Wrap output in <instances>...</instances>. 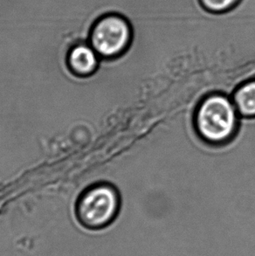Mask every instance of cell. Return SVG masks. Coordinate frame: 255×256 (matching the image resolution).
Here are the masks:
<instances>
[{
  "label": "cell",
  "instance_id": "5b68a950",
  "mask_svg": "<svg viewBox=\"0 0 255 256\" xmlns=\"http://www.w3.org/2000/svg\"><path fill=\"white\" fill-rule=\"evenodd\" d=\"M234 102L243 116H255V80L246 82L236 90Z\"/></svg>",
  "mask_w": 255,
  "mask_h": 256
},
{
  "label": "cell",
  "instance_id": "7a4b0ae2",
  "mask_svg": "<svg viewBox=\"0 0 255 256\" xmlns=\"http://www.w3.org/2000/svg\"><path fill=\"white\" fill-rule=\"evenodd\" d=\"M133 32L130 22L118 14L102 15L88 32V42L94 51L105 60L118 59L130 46Z\"/></svg>",
  "mask_w": 255,
  "mask_h": 256
},
{
  "label": "cell",
  "instance_id": "3957f363",
  "mask_svg": "<svg viewBox=\"0 0 255 256\" xmlns=\"http://www.w3.org/2000/svg\"><path fill=\"white\" fill-rule=\"evenodd\" d=\"M119 204V196L114 187L107 184H94L80 196L76 215L86 228H104L116 217Z\"/></svg>",
  "mask_w": 255,
  "mask_h": 256
},
{
  "label": "cell",
  "instance_id": "8992f818",
  "mask_svg": "<svg viewBox=\"0 0 255 256\" xmlns=\"http://www.w3.org/2000/svg\"><path fill=\"white\" fill-rule=\"evenodd\" d=\"M240 0H200L204 8L214 14H223L234 9Z\"/></svg>",
  "mask_w": 255,
  "mask_h": 256
},
{
  "label": "cell",
  "instance_id": "277c9868",
  "mask_svg": "<svg viewBox=\"0 0 255 256\" xmlns=\"http://www.w3.org/2000/svg\"><path fill=\"white\" fill-rule=\"evenodd\" d=\"M66 62L69 71L76 76L88 77L96 71L100 56L90 42H80L69 48L66 56Z\"/></svg>",
  "mask_w": 255,
  "mask_h": 256
},
{
  "label": "cell",
  "instance_id": "6da1fadb",
  "mask_svg": "<svg viewBox=\"0 0 255 256\" xmlns=\"http://www.w3.org/2000/svg\"><path fill=\"white\" fill-rule=\"evenodd\" d=\"M237 124V108L224 96L207 97L196 110V128L207 142L220 144L228 141L234 134Z\"/></svg>",
  "mask_w": 255,
  "mask_h": 256
}]
</instances>
